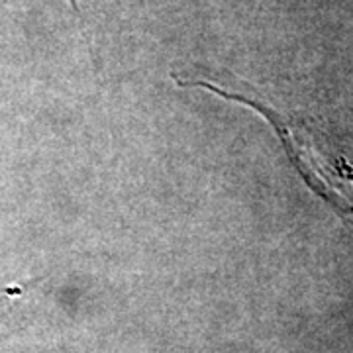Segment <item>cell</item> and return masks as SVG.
Returning <instances> with one entry per match:
<instances>
[{"label": "cell", "mask_w": 353, "mask_h": 353, "mask_svg": "<svg viewBox=\"0 0 353 353\" xmlns=\"http://www.w3.org/2000/svg\"><path fill=\"white\" fill-rule=\"evenodd\" d=\"M43 279H32V281H28L24 285H16V287H4V289H0V308L2 306H6V304H10L16 299H20L22 294H26L30 289H34L36 285H39Z\"/></svg>", "instance_id": "6da1fadb"}]
</instances>
